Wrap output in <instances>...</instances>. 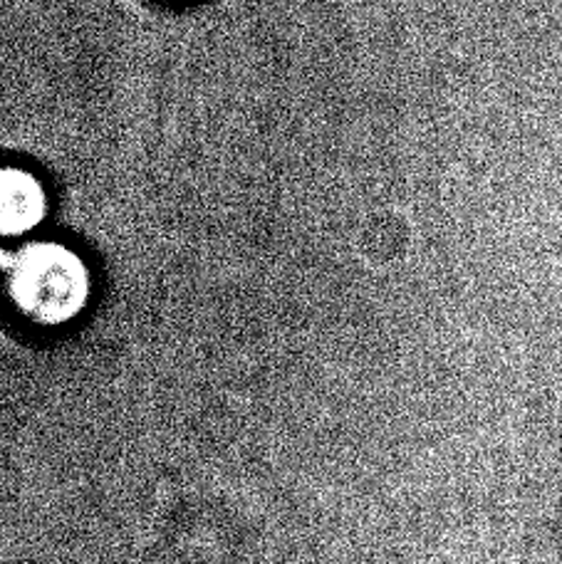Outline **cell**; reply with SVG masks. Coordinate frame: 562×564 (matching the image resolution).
<instances>
[{"instance_id": "1", "label": "cell", "mask_w": 562, "mask_h": 564, "mask_svg": "<svg viewBox=\"0 0 562 564\" xmlns=\"http://www.w3.org/2000/svg\"><path fill=\"white\" fill-rule=\"evenodd\" d=\"M6 288L25 317L57 325L89 297V273L75 250L63 243H33L3 260Z\"/></svg>"}, {"instance_id": "2", "label": "cell", "mask_w": 562, "mask_h": 564, "mask_svg": "<svg viewBox=\"0 0 562 564\" xmlns=\"http://www.w3.org/2000/svg\"><path fill=\"white\" fill-rule=\"evenodd\" d=\"M47 216V191L33 171L0 166V236H23Z\"/></svg>"}]
</instances>
